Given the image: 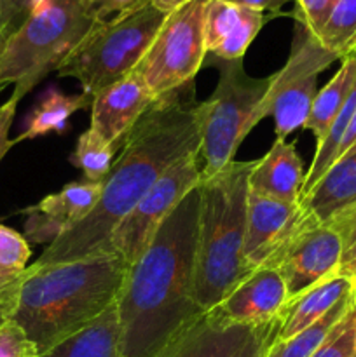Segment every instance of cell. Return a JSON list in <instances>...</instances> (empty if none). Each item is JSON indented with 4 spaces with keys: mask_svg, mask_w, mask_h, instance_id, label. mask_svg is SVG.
I'll list each match as a JSON object with an SVG mask.
<instances>
[{
    "mask_svg": "<svg viewBox=\"0 0 356 357\" xmlns=\"http://www.w3.org/2000/svg\"><path fill=\"white\" fill-rule=\"evenodd\" d=\"M194 94V82H188L157 98L126 136L91 215L49 244L34 264L49 265L110 253L108 239L122 218L168 169L201 146V101H195Z\"/></svg>",
    "mask_w": 356,
    "mask_h": 357,
    "instance_id": "cell-1",
    "label": "cell"
},
{
    "mask_svg": "<svg viewBox=\"0 0 356 357\" xmlns=\"http://www.w3.org/2000/svg\"><path fill=\"white\" fill-rule=\"evenodd\" d=\"M199 206L198 185L129 267L117 296L124 357H156L206 314L194 284Z\"/></svg>",
    "mask_w": 356,
    "mask_h": 357,
    "instance_id": "cell-2",
    "label": "cell"
},
{
    "mask_svg": "<svg viewBox=\"0 0 356 357\" xmlns=\"http://www.w3.org/2000/svg\"><path fill=\"white\" fill-rule=\"evenodd\" d=\"M128 271V261L117 253L28 265L10 319L45 354L117 302Z\"/></svg>",
    "mask_w": 356,
    "mask_h": 357,
    "instance_id": "cell-3",
    "label": "cell"
},
{
    "mask_svg": "<svg viewBox=\"0 0 356 357\" xmlns=\"http://www.w3.org/2000/svg\"><path fill=\"white\" fill-rule=\"evenodd\" d=\"M255 160H232L225 169L201 180L195 302L205 312L215 309L250 272L244 261L248 176Z\"/></svg>",
    "mask_w": 356,
    "mask_h": 357,
    "instance_id": "cell-4",
    "label": "cell"
},
{
    "mask_svg": "<svg viewBox=\"0 0 356 357\" xmlns=\"http://www.w3.org/2000/svg\"><path fill=\"white\" fill-rule=\"evenodd\" d=\"M98 23L86 0H44L0 47V93L13 84V98L21 101Z\"/></svg>",
    "mask_w": 356,
    "mask_h": 357,
    "instance_id": "cell-5",
    "label": "cell"
},
{
    "mask_svg": "<svg viewBox=\"0 0 356 357\" xmlns=\"http://www.w3.org/2000/svg\"><path fill=\"white\" fill-rule=\"evenodd\" d=\"M168 14L147 2L98 23L56 70L59 77H73L82 93L100 91L135 72Z\"/></svg>",
    "mask_w": 356,
    "mask_h": 357,
    "instance_id": "cell-6",
    "label": "cell"
},
{
    "mask_svg": "<svg viewBox=\"0 0 356 357\" xmlns=\"http://www.w3.org/2000/svg\"><path fill=\"white\" fill-rule=\"evenodd\" d=\"M205 63L218 68V82L212 96L201 101V180L215 176L232 162L243 139L255 128V112L271 86V75H248L243 59L223 61L206 54Z\"/></svg>",
    "mask_w": 356,
    "mask_h": 357,
    "instance_id": "cell-7",
    "label": "cell"
},
{
    "mask_svg": "<svg viewBox=\"0 0 356 357\" xmlns=\"http://www.w3.org/2000/svg\"><path fill=\"white\" fill-rule=\"evenodd\" d=\"M209 0H192L170 13L147 49L136 73L156 98L180 89L205 65V14Z\"/></svg>",
    "mask_w": 356,
    "mask_h": 357,
    "instance_id": "cell-8",
    "label": "cell"
},
{
    "mask_svg": "<svg viewBox=\"0 0 356 357\" xmlns=\"http://www.w3.org/2000/svg\"><path fill=\"white\" fill-rule=\"evenodd\" d=\"M337 59L297 23L292 51L285 65L271 75L267 94L255 112V126L262 119L272 117L276 138L283 139L304 128L318 94V77Z\"/></svg>",
    "mask_w": 356,
    "mask_h": 357,
    "instance_id": "cell-9",
    "label": "cell"
},
{
    "mask_svg": "<svg viewBox=\"0 0 356 357\" xmlns=\"http://www.w3.org/2000/svg\"><path fill=\"white\" fill-rule=\"evenodd\" d=\"M199 183L201 159L199 150H195L168 169L149 194L115 227L108 239L110 253L121 255L131 267L147 250L164 220Z\"/></svg>",
    "mask_w": 356,
    "mask_h": 357,
    "instance_id": "cell-10",
    "label": "cell"
},
{
    "mask_svg": "<svg viewBox=\"0 0 356 357\" xmlns=\"http://www.w3.org/2000/svg\"><path fill=\"white\" fill-rule=\"evenodd\" d=\"M339 260L341 243L334 229L306 215L302 227L290 237L279 257L269 267L279 268L292 300L318 282L337 275Z\"/></svg>",
    "mask_w": 356,
    "mask_h": 357,
    "instance_id": "cell-11",
    "label": "cell"
},
{
    "mask_svg": "<svg viewBox=\"0 0 356 357\" xmlns=\"http://www.w3.org/2000/svg\"><path fill=\"white\" fill-rule=\"evenodd\" d=\"M306 220L300 202H283L264 197L248 188L246 234H244V261L255 271L272 265L290 237Z\"/></svg>",
    "mask_w": 356,
    "mask_h": 357,
    "instance_id": "cell-12",
    "label": "cell"
},
{
    "mask_svg": "<svg viewBox=\"0 0 356 357\" xmlns=\"http://www.w3.org/2000/svg\"><path fill=\"white\" fill-rule=\"evenodd\" d=\"M103 183L73 181L38 204L23 209L24 239L35 244H52L91 215L101 197Z\"/></svg>",
    "mask_w": 356,
    "mask_h": 357,
    "instance_id": "cell-13",
    "label": "cell"
},
{
    "mask_svg": "<svg viewBox=\"0 0 356 357\" xmlns=\"http://www.w3.org/2000/svg\"><path fill=\"white\" fill-rule=\"evenodd\" d=\"M156 100L140 73L131 72L93 98L89 128L121 150L126 136Z\"/></svg>",
    "mask_w": 356,
    "mask_h": 357,
    "instance_id": "cell-14",
    "label": "cell"
},
{
    "mask_svg": "<svg viewBox=\"0 0 356 357\" xmlns=\"http://www.w3.org/2000/svg\"><path fill=\"white\" fill-rule=\"evenodd\" d=\"M288 289L278 267H258L246 275L215 309L229 323L260 326L281 317Z\"/></svg>",
    "mask_w": 356,
    "mask_h": 357,
    "instance_id": "cell-15",
    "label": "cell"
},
{
    "mask_svg": "<svg viewBox=\"0 0 356 357\" xmlns=\"http://www.w3.org/2000/svg\"><path fill=\"white\" fill-rule=\"evenodd\" d=\"M267 20V14L232 0H209L205 14L206 52L223 61L243 59Z\"/></svg>",
    "mask_w": 356,
    "mask_h": 357,
    "instance_id": "cell-16",
    "label": "cell"
},
{
    "mask_svg": "<svg viewBox=\"0 0 356 357\" xmlns=\"http://www.w3.org/2000/svg\"><path fill=\"white\" fill-rule=\"evenodd\" d=\"M304 180L306 173L297 145L276 138L271 150L262 159L255 160L248 176V188L276 201L300 202Z\"/></svg>",
    "mask_w": 356,
    "mask_h": 357,
    "instance_id": "cell-17",
    "label": "cell"
},
{
    "mask_svg": "<svg viewBox=\"0 0 356 357\" xmlns=\"http://www.w3.org/2000/svg\"><path fill=\"white\" fill-rule=\"evenodd\" d=\"M257 328L229 323L209 310L156 357H232Z\"/></svg>",
    "mask_w": 356,
    "mask_h": 357,
    "instance_id": "cell-18",
    "label": "cell"
},
{
    "mask_svg": "<svg viewBox=\"0 0 356 357\" xmlns=\"http://www.w3.org/2000/svg\"><path fill=\"white\" fill-rule=\"evenodd\" d=\"M353 289H355L353 279L334 275L318 282L316 286L300 293L295 298L288 300L281 314L278 340H286L313 326L316 321L327 316L344 296L353 293Z\"/></svg>",
    "mask_w": 356,
    "mask_h": 357,
    "instance_id": "cell-19",
    "label": "cell"
},
{
    "mask_svg": "<svg viewBox=\"0 0 356 357\" xmlns=\"http://www.w3.org/2000/svg\"><path fill=\"white\" fill-rule=\"evenodd\" d=\"M351 204H356V150L335 160L309 194L300 199L306 215L321 223Z\"/></svg>",
    "mask_w": 356,
    "mask_h": 357,
    "instance_id": "cell-20",
    "label": "cell"
},
{
    "mask_svg": "<svg viewBox=\"0 0 356 357\" xmlns=\"http://www.w3.org/2000/svg\"><path fill=\"white\" fill-rule=\"evenodd\" d=\"M91 103H93V96H89V94H66L59 91L58 87L49 86L40 94L30 114L24 117L23 132L14 142L17 145L24 139L38 138V136H44L51 131L63 135L68 128L70 117L77 110L91 108Z\"/></svg>",
    "mask_w": 356,
    "mask_h": 357,
    "instance_id": "cell-21",
    "label": "cell"
},
{
    "mask_svg": "<svg viewBox=\"0 0 356 357\" xmlns=\"http://www.w3.org/2000/svg\"><path fill=\"white\" fill-rule=\"evenodd\" d=\"M40 357H124L121 345L117 302L94 323L65 338Z\"/></svg>",
    "mask_w": 356,
    "mask_h": 357,
    "instance_id": "cell-22",
    "label": "cell"
},
{
    "mask_svg": "<svg viewBox=\"0 0 356 357\" xmlns=\"http://www.w3.org/2000/svg\"><path fill=\"white\" fill-rule=\"evenodd\" d=\"M341 61V68L328 80L327 86L318 91L313 108H311L309 119L304 124V129L313 132L314 138H316V146L325 139L332 122L335 121L339 112L342 110L353 86H355L356 52L346 56Z\"/></svg>",
    "mask_w": 356,
    "mask_h": 357,
    "instance_id": "cell-23",
    "label": "cell"
},
{
    "mask_svg": "<svg viewBox=\"0 0 356 357\" xmlns=\"http://www.w3.org/2000/svg\"><path fill=\"white\" fill-rule=\"evenodd\" d=\"M353 303H355V289L348 296H344L327 316L321 317L307 330L300 331V333L293 335L286 340L276 338L267 357H311L321 347L332 328L344 317V314L348 312Z\"/></svg>",
    "mask_w": 356,
    "mask_h": 357,
    "instance_id": "cell-24",
    "label": "cell"
},
{
    "mask_svg": "<svg viewBox=\"0 0 356 357\" xmlns=\"http://www.w3.org/2000/svg\"><path fill=\"white\" fill-rule=\"evenodd\" d=\"M356 112V80L355 86H353L351 93H349L348 100H346L344 107L339 112V115L335 117V121L332 122L330 129H328L327 136H325L323 142L316 146V152H314L313 162H311L309 169L306 173V180H304L302 187V195H307L311 192V188L320 181V178L334 166V162L339 157V149H341V143L344 139L346 131H348L349 124L353 121V115Z\"/></svg>",
    "mask_w": 356,
    "mask_h": 357,
    "instance_id": "cell-25",
    "label": "cell"
},
{
    "mask_svg": "<svg viewBox=\"0 0 356 357\" xmlns=\"http://www.w3.org/2000/svg\"><path fill=\"white\" fill-rule=\"evenodd\" d=\"M117 152L112 143L105 142L94 129H86L77 138L75 149L70 153L68 160L72 166L82 169L86 181L103 183L105 176L114 164V155Z\"/></svg>",
    "mask_w": 356,
    "mask_h": 357,
    "instance_id": "cell-26",
    "label": "cell"
},
{
    "mask_svg": "<svg viewBox=\"0 0 356 357\" xmlns=\"http://www.w3.org/2000/svg\"><path fill=\"white\" fill-rule=\"evenodd\" d=\"M327 51L346 58L356 49V0H337L327 23L316 35Z\"/></svg>",
    "mask_w": 356,
    "mask_h": 357,
    "instance_id": "cell-27",
    "label": "cell"
},
{
    "mask_svg": "<svg viewBox=\"0 0 356 357\" xmlns=\"http://www.w3.org/2000/svg\"><path fill=\"white\" fill-rule=\"evenodd\" d=\"M341 243V260L337 275L356 281V204L339 209L327 220Z\"/></svg>",
    "mask_w": 356,
    "mask_h": 357,
    "instance_id": "cell-28",
    "label": "cell"
},
{
    "mask_svg": "<svg viewBox=\"0 0 356 357\" xmlns=\"http://www.w3.org/2000/svg\"><path fill=\"white\" fill-rule=\"evenodd\" d=\"M356 333V300L341 321L332 328L328 337L311 357H356L355 354Z\"/></svg>",
    "mask_w": 356,
    "mask_h": 357,
    "instance_id": "cell-29",
    "label": "cell"
},
{
    "mask_svg": "<svg viewBox=\"0 0 356 357\" xmlns=\"http://www.w3.org/2000/svg\"><path fill=\"white\" fill-rule=\"evenodd\" d=\"M31 257L30 243L24 236L6 225H0V268L24 271Z\"/></svg>",
    "mask_w": 356,
    "mask_h": 357,
    "instance_id": "cell-30",
    "label": "cell"
},
{
    "mask_svg": "<svg viewBox=\"0 0 356 357\" xmlns=\"http://www.w3.org/2000/svg\"><path fill=\"white\" fill-rule=\"evenodd\" d=\"M0 357H40L37 345L14 319L0 323Z\"/></svg>",
    "mask_w": 356,
    "mask_h": 357,
    "instance_id": "cell-31",
    "label": "cell"
},
{
    "mask_svg": "<svg viewBox=\"0 0 356 357\" xmlns=\"http://www.w3.org/2000/svg\"><path fill=\"white\" fill-rule=\"evenodd\" d=\"M295 2V20L311 35L316 37L327 23L337 0H293Z\"/></svg>",
    "mask_w": 356,
    "mask_h": 357,
    "instance_id": "cell-32",
    "label": "cell"
},
{
    "mask_svg": "<svg viewBox=\"0 0 356 357\" xmlns=\"http://www.w3.org/2000/svg\"><path fill=\"white\" fill-rule=\"evenodd\" d=\"M281 328V317L274 319L272 323L260 324L251 333V337L234 352L232 357H267L272 344L276 342Z\"/></svg>",
    "mask_w": 356,
    "mask_h": 357,
    "instance_id": "cell-33",
    "label": "cell"
},
{
    "mask_svg": "<svg viewBox=\"0 0 356 357\" xmlns=\"http://www.w3.org/2000/svg\"><path fill=\"white\" fill-rule=\"evenodd\" d=\"M24 271H3V268H0V323L13 317L14 309L17 305V296H20Z\"/></svg>",
    "mask_w": 356,
    "mask_h": 357,
    "instance_id": "cell-34",
    "label": "cell"
},
{
    "mask_svg": "<svg viewBox=\"0 0 356 357\" xmlns=\"http://www.w3.org/2000/svg\"><path fill=\"white\" fill-rule=\"evenodd\" d=\"M30 0H2V33H0V47L10 33L27 20Z\"/></svg>",
    "mask_w": 356,
    "mask_h": 357,
    "instance_id": "cell-35",
    "label": "cell"
},
{
    "mask_svg": "<svg viewBox=\"0 0 356 357\" xmlns=\"http://www.w3.org/2000/svg\"><path fill=\"white\" fill-rule=\"evenodd\" d=\"M143 2H147V0H86V6L94 20L107 21Z\"/></svg>",
    "mask_w": 356,
    "mask_h": 357,
    "instance_id": "cell-36",
    "label": "cell"
},
{
    "mask_svg": "<svg viewBox=\"0 0 356 357\" xmlns=\"http://www.w3.org/2000/svg\"><path fill=\"white\" fill-rule=\"evenodd\" d=\"M17 103H20V100L10 96L6 103L0 105V162L7 155V152L16 145V142L9 138V132L14 121V115H16Z\"/></svg>",
    "mask_w": 356,
    "mask_h": 357,
    "instance_id": "cell-37",
    "label": "cell"
},
{
    "mask_svg": "<svg viewBox=\"0 0 356 357\" xmlns=\"http://www.w3.org/2000/svg\"><path fill=\"white\" fill-rule=\"evenodd\" d=\"M232 2L241 3V6H246L250 9L260 10V13H278L283 6H286L288 2L293 0H232Z\"/></svg>",
    "mask_w": 356,
    "mask_h": 357,
    "instance_id": "cell-38",
    "label": "cell"
},
{
    "mask_svg": "<svg viewBox=\"0 0 356 357\" xmlns=\"http://www.w3.org/2000/svg\"><path fill=\"white\" fill-rule=\"evenodd\" d=\"M154 7H157L159 10H163L164 14H170L173 10H177L178 7L185 6V3L192 2V0H149Z\"/></svg>",
    "mask_w": 356,
    "mask_h": 357,
    "instance_id": "cell-39",
    "label": "cell"
},
{
    "mask_svg": "<svg viewBox=\"0 0 356 357\" xmlns=\"http://www.w3.org/2000/svg\"><path fill=\"white\" fill-rule=\"evenodd\" d=\"M0 21H2V0H0ZM0 33H2V24H0Z\"/></svg>",
    "mask_w": 356,
    "mask_h": 357,
    "instance_id": "cell-40",
    "label": "cell"
},
{
    "mask_svg": "<svg viewBox=\"0 0 356 357\" xmlns=\"http://www.w3.org/2000/svg\"><path fill=\"white\" fill-rule=\"evenodd\" d=\"M355 354H356V333H355Z\"/></svg>",
    "mask_w": 356,
    "mask_h": 357,
    "instance_id": "cell-41",
    "label": "cell"
},
{
    "mask_svg": "<svg viewBox=\"0 0 356 357\" xmlns=\"http://www.w3.org/2000/svg\"><path fill=\"white\" fill-rule=\"evenodd\" d=\"M355 300H356V281H355Z\"/></svg>",
    "mask_w": 356,
    "mask_h": 357,
    "instance_id": "cell-42",
    "label": "cell"
},
{
    "mask_svg": "<svg viewBox=\"0 0 356 357\" xmlns=\"http://www.w3.org/2000/svg\"><path fill=\"white\" fill-rule=\"evenodd\" d=\"M353 52H356V49H355V51H353ZM353 52H351V54H353Z\"/></svg>",
    "mask_w": 356,
    "mask_h": 357,
    "instance_id": "cell-43",
    "label": "cell"
}]
</instances>
